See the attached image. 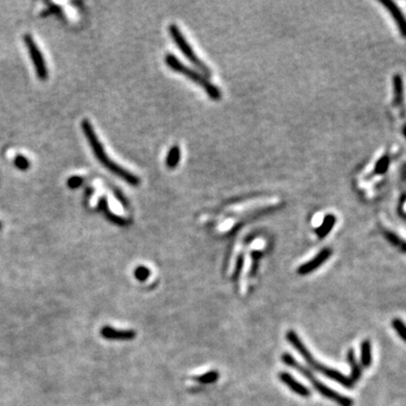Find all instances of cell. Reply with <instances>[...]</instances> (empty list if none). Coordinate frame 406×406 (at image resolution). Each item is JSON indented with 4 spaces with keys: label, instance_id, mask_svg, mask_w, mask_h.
<instances>
[{
    "label": "cell",
    "instance_id": "8992f818",
    "mask_svg": "<svg viewBox=\"0 0 406 406\" xmlns=\"http://www.w3.org/2000/svg\"><path fill=\"white\" fill-rule=\"evenodd\" d=\"M24 42H25L27 50L30 52L31 59H32L34 68H35L36 70L37 77H39L41 81H45V79H48V68L39 47L34 42L33 37L31 36L30 34H25V35H24Z\"/></svg>",
    "mask_w": 406,
    "mask_h": 406
},
{
    "label": "cell",
    "instance_id": "8fae6325",
    "mask_svg": "<svg viewBox=\"0 0 406 406\" xmlns=\"http://www.w3.org/2000/svg\"><path fill=\"white\" fill-rule=\"evenodd\" d=\"M102 334L106 339H117V340H131L135 336L133 331H115L111 327H104Z\"/></svg>",
    "mask_w": 406,
    "mask_h": 406
},
{
    "label": "cell",
    "instance_id": "5bb4252c",
    "mask_svg": "<svg viewBox=\"0 0 406 406\" xmlns=\"http://www.w3.org/2000/svg\"><path fill=\"white\" fill-rule=\"evenodd\" d=\"M180 159V149L179 146H173L168 150L167 157H166V166L169 169H174L179 165Z\"/></svg>",
    "mask_w": 406,
    "mask_h": 406
},
{
    "label": "cell",
    "instance_id": "9a60e30c",
    "mask_svg": "<svg viewBox=\"0 0 406 406\" xmlns=\"http://www.w3.org/2000/svg\"><path fill=\"white\" fill-rule=\"evenodd\" d=\"M393 85H394V96H395V104L397 105H401L402 102H403V81H402V77L400 75H396L393 79Z\"/></svg>",
    "mask_w": 406,
    "mask_h": 406
},
{
    "label": "cell",
    "instance_id": "d6986e66",
    "mask_svg": "<svg viewBox=\"0 0 406 406\" xmlns=\"http://www.w3.org/2000/svg\"><path fill=\"white\" fill-rule=\"evenodd\" d=\"M391 325H393V327L398 335H400V338L403 340V341L406 342V325L404 324V322H402L401 319H394L393 323H391Z\"/></svg>",
    "mask_w": 406,
    "mask_h": 406
},
{
    "label": "cell",
    "instance_id": "6da1fadb",
    "mask_svg": "<svg viewBox=\"0 0 406 406\" xmlns=\"http://www.w3.org/2000/svg\"><path fill=\"white\" fill-rule=\"evenodd\" d=\"M81 129L82 131H84L86 139H87L89 142L90 148L93 149L94 154H95L96 158L98 159L100 164H102L103 166H105V167L109 169L110 172H112L113 174H115L119 176V178L122 179L123 180H126V182L128 184H130V185L137 186L140 184V179H139L137 175H133L132 173H130L129 171H127V169L121 167V166L117 165L116 162H114L110 157H107V155L105 154V150H104V148H103L102 142L99 141L98 138H97L92 123H90L88 120L82 121Z\"/></svg>",
    "mask_w": 406,
    "mask_h": 406
},
{
    "label": "cell",
    "instance_id": "7c38bea8",
    "mask_svg": "<svg viewBox=\"0 0 406 406\" xmlns=\"http://www.w3.org/2000/svg\"><path fill=\"white\" fill-rule=\"evenodd\" d=\"M348 361H349L350 366H351V374H350L349 378L356 384L357 381L360 379L361 374H362V370H361L360 364L356 359V355H355V351H353V349H350L348 351Z\"/></svg>",
    "mask_w": 406,
    "mask_h": 406
},
{
    "label": "cell",
    "instance_id": "484cf974",
    "mask_svg": "<svg viewBox=\"0 0 406 406\" xmlns=\"http://www.w3.org/2000/svg\"><path fill=\"white\" fill-rule=\"evenodd\" d=\"M403 133H404L405 138H406V126H404V128H403Z\"/></svg>",
    "mask_w": 406,
    "mask_h": 406
},
{
    "label": "cell",
    "instance_id": "cb8c5ba5",
    "mask_svg": "<svg viewBox=\"0 0 406 406\" xmlns=\"http://www.w3.org/2000/svg\"><path fill=\"white\" fill-rule=\"evenodd\" d=\"M149 274H150L149 270L147 268H144V266H140V268H138L137 271H135V276L141 281L147 279V277L149 276Z\"/></svg>",
    "mask_w": 406,
    "mask_h": 406
},
{
    "label": "cell",
    "instance_id": "44dd1931",
    "mask_svg": "<svg viewBox=\"0 0 406 406\" xmlns=\"http://www.w3.org/2000/svg\"><path fill=\"white\" fill-rule=\"evenodd\" d=\"M15 166L20 171H26L30 167V161L24 156H17L15 158Z\"/></svg>",
    "mask_w": 406,
    "mask_h": 406
},
{
    "label": "cell",
    "instance_id": "7a4b0ae2",
    "mask_svg": "<svg viewBox=\"0 0 406 406\" xmlns=\"http://www.w3.org/2000/svg\"><path fill=\"white\" fill-rule=\"evenodd\" d=\"M287 340L291 343V345H292L293 348L300 353L301 357L305 359V361H306V362L309 364L314 370L325 374L326 377L331 378V379L335 380L336 383L343 385V386L346 388H352L353 386H355V383H353L349 377H345L344 374L339 373L338 370H334V369H331V368L322 366L321 363H318L317 361H315L313 356L310 355L309 350L305 346L303 341L299 339V336H298L293 331H289L287 333Z\"/></svg>",
    "mask_w": 406,
    "mask_h": 406
},
{
    "label": "cell",
    "instance_id": "3957f363",
    "mask_svg": "<svg viewBox=\"0 0 406 406\" xmlns=\"http://www.w3.org/2000/svg\"><path fill=\"white\" fill-rule=\"evenodd\" d=\"M282 361L286 364H288L289 367H292L294 368V369H297L301 374H304V376L310 381L311 385H313V386L316 388V390L319 391V393H321L324 397L329 398V400L336 402V403H338L340 406H352L353 405V401L351 400V398L343 396V395L338 393V391L331 390L328 386H326V385H324L319 380L316 379V378L314 377V374L310 373V370H308L307 368L301 366V364L298 362V361L294 359L292 356L289 355V353H283Z\"/></svg>",
    "mask_w": 406,
    "mask_h": 406
},
{
    "label": "cell",
    "instance_id": "ac0fdd59",
    "mask_svg": "<svg viewBox=\"0 0 406 406\" xmlns=\"http://www.w3.org/2000/svg\"><path fill=\"white\" fill-rule=\"evenodd\" d=\"M388 167H390V157L388 156H383L377 162L376 166H374V173L376 174H384V173L387 172Z\"/></svg>",
    "mask_w": 406,
    "mask_h": 406
},
{
    "label": "cell",
    "instance_id": "ffe728a7",
    "mask_svg": "<svg viewBox=\"0 0 406 406\" xmlns=\"http://www.w3.org/2000/svg\"><path fill=\"white\" fill-rule=\"evenodd\" d=\"M218 377H219V374L216 371H211V373H208V374H204L202 376L200 377H196L195 379L197 381H200V383H203V384H211V383H214L218 379Z\"/></svg>",
    "mask_w": 406,
    "mask_h": 406
},
{
    "label": "cell",
    "instance_id": "e0dca14e",
    "mask_svg": "<svg viewBox=\"0 0 406 406\" xmlns=\"http://www.w3.org/2000/svg\"><path fill=\"white\" fill-rule=\"evenodd\" d=\"M385 236H386V238L394 246H396V247L400 248L402 252L406 253V242L405 241H403V239H401L400 237H398L397 235H395V234H393V232H390V231H387L386 234H385Z\"/></svg>",
    "mask_w": 406,
    "mask_h": 406
},
{
    "label": "cell",
    "instance_id": "52a82bcc",
    "mask_svg": "<svg viewBox=\"0 0 406 406\" xmlns=\"http://www.w3.org/2000/svg\"><path fill=\"white\" fill-rule=\"evenodd\" d=\"M331 255H332V251L329 248L322 249V251L319 252L314 259H311L309 262L305 263V264L301 265L300 268L298 269V273L303 274V276H304V274L311 273L313 271H315L316 269H318L319 266L324 264V263L327 261Z\"/></svg>",
    "mask_w": 406,
    "mask_h": 406
},
{
    "label": "cell",
    "instance_id": "9c48e42d",
    "mask_svg": "<svg viewBox=\"0 0 406 406\" xmlns=\"http://www.w3.org/2000/svg\"><path fill=\"white\" fill-rule=\"evenodd\" d=\"M279 378L284 385H287V386L289 387L291 390L294 391V393H297L298 395H300V396L307 397L310 395L309 390H308L307 387H305L303 384H300L299 381H297L296 379H294V378L291 376L290 374L281 373L279 374Z\"/></svg>",
    "mask_w": 406,
    "mask_h": 406
},
{
    "label": "cell",
    "instance_id": "4fadbf2b",
    "mask_svg": "<svg viewBox=\"0 0 406 406\" xmlns=\"http://www.w3.org/2000/svg\"><path fill=\"white\" fill-rule=\"evenodd\" d=\"M361 364L364 368H369L373 363V348H371V343L368 340H364V341L361 343Z\"/></svg>",
    "mask_w": 406,
    "mask_h": 406
},
{
    "label": "cell",
    "instance_id": "603a6c76",
    "mask_svg": "<svg viewBox=\"0 0 406 406\" xmlns=\"http://www.w3.org/2000/svg\"><path fill=\"white\" fill-rule=\"evenodd\" d=\"M82 184V178L81 176H72L68 179V186L70 187V189H77Z\"/></svg>",
    "mask_w": 406,
    "mask_h": 406
},
{
    "label": "cell",
    "instance_id": "2e32d148",
    "mask_svg": "<svg viewBox=\"0 0 406 406\" xmlns=\"http://www.w3.org/2000/svg\"><path fill=\"white\" fill-rule=\"evenodd\" d=\"M98 207L99 208H102V209L105 211V213H106V216L110 218L111 220L113 221V223H115V224H119V225H126L127 224V221L123 219V218H120L119 216H115V214H113L112 212H111V211L109 210V208H107V204H106V200L105 199H102L100 200V202H99V204H98Z\"/></svg>",
    "mask_w": 406,
    "mask_h": 406
},
{
    "label": "cell",
    "instance_id": "5b68a950",
    "mask_svg": "<svg viewBox=\"0 0 406 406\" xmlns=\"http://www.w3.org/2000/svg\"><path fill=\"white\" fill-rule=\"evenodd\" d=\"M168 30H169V34H171L173 41H174L175 44L178 45L179 50L183 52V54L185 55V58L187 59V60H189L190 62H192V64L195 65V67L199 68L204 75L211 76L210 68L207 67V65H204V62L197 58L195 52L193 51L192 47H191V45L187 43L186 39L184 37L183 33L180 32L179 27L176 26L175 24H171V25H169V27H168Z\"/></svg>",
    "mask_w": 406,
    "mask_h": 406
},
{
    "label": "cell",
    "instance_id": "30bf717a",
    "mask_svg": "<svg viewBox=\"0 0 406 406\" xmlns=\"http://www.w3.org/2000/svg\"><path fill=\"white\" fill-rule=\"evenodd\" d=\"M335 224H336V217L334 216V214L329 213L324 218V220L322 221L321 226L315 229V232L317 234V236L321 239L325 238L326 236L329 234V231L332 230L333 227H334Z\"/></svg>",
    "mask_w": 406,
    "mask_h": 406
},
{
    "label": "cell",
    "instance_id": "4316f807",
    "mask_svg": "<svg viewBox=\"0 0 406 406\" xmlns=\"http://www.w3.org/2000/svg\"><path fill=\"white\" fill-rule=\"evenodd\" d=\"M0 227H1V224H0Z\"/></svg>",
    "mask_w": 406,
    "mask_h": 406
},
{
    "label": "cell",
    "instance_id": "ba28073f",
    "mask_svg": "<svg viewBox=\"0 0 406 406\" xmlns=\"http://www.w3.org/2000/svg\"><path fill=\"white\" fill-rule=\"evenodd\" d=\"M380 2L386 7L388 12L390 13V15L393 16L394 20L397 24L398 29H400L402 35L406 37V18L404 17L403 13L401 12V9L398 8V6L394 1H390V0H381Z\"/></svg>",
    "mask_w": 406,
    "mask_h": 406
},
{
    "label": "cell",
    "instance_id": "d4e9b609",
    "mask_svg": "<svg viewBox=\"0 0 406 406\" xmlns=\"http://www.w3.org/2000/svg\"><path fill=\"white\" fill-rule=\"evenodd\" d=\"M261 255H262L261 252H253L252 253V258L254 259V266H252L251 276H255L256 271H258V261H259V259L261 258Z\"/></svg>",
    "mask_w": 406,
    "mask_h": 406
},
{
    "label": "cell",
    "instance_id": "7402d4cb",
    "mask_svg": "<svg viewBox=\"0 0 406 406\" xmlns=\"http://www.w3.org/2000/svg\"><path fill=\"white\" fill-rule=\"evenodd\" d=\"M243 268H244V256L239 255L237 259V263H236L235 266V272H234V280H237L239 276H241Z\"/></svg>",
    "mask_w": 406,
    "mask_h": 406
},
{
    "label": "cell",
    "instance_id": "277c9868",
    "mask_svg": "<svg viewBox=\"0 0 406 406\" xmlns=\"http://www.w3.org/2000/svg\"><path fill=\"white\" fill-rule=\"evenodd\" d=\"M165 62H166V65L172 69V70L185 76L186 78L191 79V81H193L195 84L199 85L200 87H202L204 89V92H206L213 100H219L221 98V92L217 86L211 84V82L206 78V76H203L202 74H200V72L193 70V69L186 67L185 65H183L182 62H180L179 59L175 57V55L167 54L165 57Z\"/></svg>",
    "mask_w": 406,
    "mask_h": 406
}]
</instances>
